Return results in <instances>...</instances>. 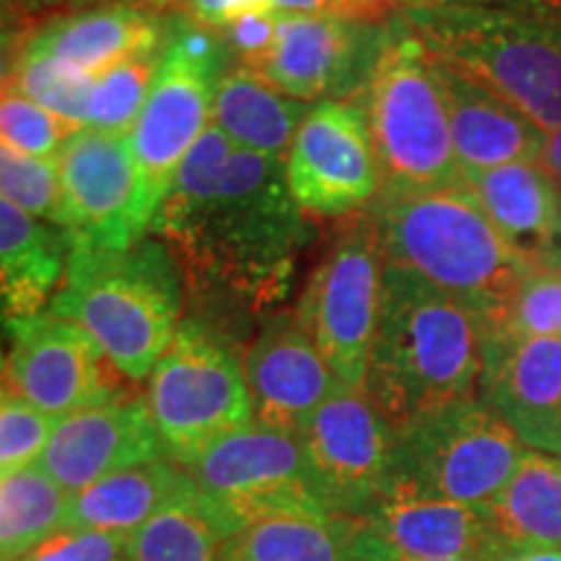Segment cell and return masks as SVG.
Listing matches in <instances>:
<instances>
[{
    "label": "cell",
    "mask_w": 561,
    "mask_h": 561,
    "mask_svg": "<svg viewBox=\"0 0 561 561\" xmlns=\"http://www.w3.org/2000/svg\"><path fill=\"white\" fill-rule=\"evenodd\" d=\"M151 231L216 318H271L289 297L310 227L276 157L208 125L180 164Z\"/></svg>",
    "instance_id": "obj_1"
},
{
    "label": "cell",
    "mask_w": 561,
    "mask_h": 561,
    "mask_svg": "<svg viewBox=\"0 0 561 561\" xmlns=\"http://www.w3.org/2000/svg\"><path fill=\"white\" fill-rule=\"evenodd\" d=\"M481 351V322L466 307L416 273L385 263L364 392L392 430L479 398Z\"/></svg>",
    "instance_id": "obj_2"
},
{
    "label": "cell",
    "mask_w": 561,
    "mask_h": 561,
    "mask_svg": "<svg viewBox=\"0 0 561 561\" xmlns=\"http://www.w3.org/2000/svg\"><path fill=\"white\" fill-rule=\"evenodd\" d=\"M367 216L385 263L430 280L466 307L483 333L500 322L530 271L462 182L434 191H382Z\"/></svg>",
    "instance_id": "obj_3"
},
{
    "label": "cell",
    "mask_w": 561,
    "mask_h": 561,
    "mask_svg": "<svg viewBox=\"0 0 561 561\" xmlns=\"http://www.w3.org/2000/svg\"><path fill=\"white\" fill-rule=\"evenodd\" d=\"M401 16L442 66L500 94L543 133L561 128V0H462Z\"/></svg>",
    "instance_id": "obj_4"
},
{
    "label": "cell",
    "mask_w": 561,
    "mask_h": 561,
    "mask_svg": "<svg viewBox=\"0 0 561 561\" xmlns=\"http://www.w3.org/2000/svg\"><path fill=\"white\" fill-rule=\"evenodd\" d=\"M185 280L172 252L140 240L128 250L70 244L50 312L87 331L128 382L151 377L180 328Z\"/></svg>",
    "instance_id": "obj_5"
},
{
    "label": "cell",
    "mask_w": 561,
    "mask_h": 561,
    "mask_svg": "<svg viewBox=\"0 0 561 561\" xmlns=\"http://www.w3.org/2000/svg\"><path fill=\"white\" fill-rule=\"evenodd\" d=\"M364 112L382 191H434L460 185L450 121L437 66L403 16L385 24L371 66L351 96Z\"/></svg>",
    "instance_id": "obj_6"
},
{
    "label": "cell",
    "mask_w": 561,
    "mask_h": 561,
    "mask_svg": "<svg viewBox=\"0 0 561 561\" xmlns=\"http://www.w3.org/2000/svg\"><path fill=\"white\" fill-rule=\"evenodd\" d=\"M525 453L528 447L481 398L455 401L392 430L385 496L486 504Z\"/></svg>",
    "instance_id": "obj_7"
},
{
    "label": "cell",
    "mask_w": 561,
    "mask_h": 561,
    "mask_svg": "<svg viewBox=\"0 0 561 561\" xmlns=\"http://www.w3.org/2000/svg\"><path fill=\"white\" fill-rule=\"evenodd\" d=\"M146 405L167 458L185 468L255 421L240 362L224 339L195 320L180 322L170 351L153 367Z\"/></svg>",
    "instance_id": "obj_8"
},
{
    "label": "cell",
    "mask_w": 561,
    "mask_h": 561,
    "mask_svg": "<svg viewBox=\"0 0 561 561\" xmlns=\"http://www.w3.org/2000/svg\"><path fill=\"white\" fill-rule=\"evenodd\" d=\"M227 55L221 32L187 16L167 24L157 79L130 130L133 157L157 210L187 151L214 117L216 89L227 73Z\"/></svg>",
    "instance_id": "obj_9"
},
{
    "label": "cell",
    "mask_w": 561,
    "mask_h": 561,
    "mask_svg": "<svg viewBox=\"0 0 561 561\" xmlns=\"http://www.w3.org/2000/svg\"><path fill=\"white\" fill-rule=\"evenodd\" d=\"M385 255L375 224L356 214L339 227L307 278L297 318L341 385L364 390L380 320Z\"/></svg>",
    "instance_id": "obj_10"
},
{
    "label": "cell",
    "mask_w": 561,
    "mask_h": 561,
    "mask_svg": "<svg viewBox=\"0 0 561 561\" xmlns=\"http://www.w3.org/2000/svg\"><path fill=\"white\" fill-rule=\"evenodd\" d=\"M185 471L224 538L278 515H328L314 496L297 434L255 421L210 445Z\"/></svg>",
    "instance_id": "obj_11"
},
{
    "label": "cell",
    "mask_w": 561,
    "mask_h": 561,
    "mask_svg": "<svg viewBox=\"0 0 561 561\" xmlns=\"http://www.w3.org/2000/svg\"><path fill=\"white\" fill-rule=\"evenodd\" d=\"M62 193V234L68 244L128 250L151 229V206L130 133L81 128L55 159Z\"/></svg>",
    "instance_id": "obj_12"
},
{
    "label": "cell",
    "mask_w": 561,
    "mask_h": 561,
    "mask_svg": "<svg viewBox=\"0 0 561 561\" xmlns=\"http://www.w3.org/2000/svg\"><path fill=\"white\" fill-rule=\"evenodd\" d=\"M314 496L322 510L343 520H359L388 491L392 426L367 392L341 385L299 426Z\"/></svg>",
    "instance_id": "obj_13"
},
{
    "label": "cell",
    "mask_w": 561,
    "mask_h": 561,
    "mask_svg": "<svg viewBox=\"0 0 561 561\" xmlns=\"http://www.w3.org/2000/svg\"><path fill=\"white\" fill-rule=\"evenodd\" d=\"M286 185L305 214L322 219L356 216L377 201L382 170L359 104H314L286 157Z\"/></svg>",
    "instance_id": "obj_14"
},
{
    "label": "cell",
    "mask_w": 561,
    "mask_h": 561,
    "mask_svg": "<svg viewBox=\"0 0 561 561\" xmlns=\"http://www.w3.org/2000/svg\"><path fill=\"white\" fill-rule=\"evenodd\" d=\"M11 354L0 385L53 419L128 396L125 377L73 322L39 312L5 322Z\"/></svg>",
    "instance_id": "obj_15"
},
{
    "label": "cell",
    "mask_w": 561,
    "mask_h": 561,
    "mask_svg": "<svg viewBox=\"0 0 561 561\" xmlns=\"http://www.w3.org/2000/svg\"><path fill=\"white\" fill-rule=\"evenodd\" d=\"M385 24L278 16L276 45L257 76L301 102L351 100L367 76Z\"/></svg>",
    "instance_id": "obj_16"
},
{
    "label": "cell",
    "mask_w": 561,
    "mask_h": 561,
    "mask_svg": "<svg viewBox=\"0 0 561 561\" xmlns=\"http://www.w3.org/2000/svg\"><path fill=\"white\" fill-rule=\"evenodd\" d=\"M164 458L146 398L128 392L55 421L37 468L70 496L112 473Z\"/></svg>",
    "instance_id": "obj_17"
},
{
    "label": "cell",
    "mask_w": 561,
    "mask_h": 561,
    "mask_svg": "<svg viewBox=\"0 0 561 561\" xmlns=\"http://www.w3.org/2000/svg\"><path fill=\"white\" fill-rule=\"evenodd\" d=\"M479 398L528 450L561 458V339L483 333Z\"/></svg>",
    "instance_id": "obj_18"
},
{
    "label": "cell",
    "mask_w": 561,
    "mask_h": 561,
    "mask_svg": "<svg viewBox=\"0 0 561 561\" xmlns=\"http://www.w3.org/2000/svg\"><path fill=\"white\" fill-rule=\"evenodd\" d=\"M242 371L255 424L289 434H297L341 388L297 312H276L263 320L244 354Z\"/></svg>",
    "instance_id": "obj_19"
},
{
    "label": "cell",
    "mask_w": 561,
    "mask_h": 561,
    "mask_svg": "<svg viewBox=\"0 0 561 561\" xmlns=\"http://www.w3.org/2000/svg\"><path fill=\"white\" fill-rule=\"evenodd\" d=\"M351 530L359 541L403 559H504L486 504L385 496L359 520H351Z\"/></svg>",
    "instance_id": "obj_20"
},
{
    "label": "cell",
    "mask_w": 561,
    "mask_h": 561,
    "mask_svg": "<svg viewBox=\"0 0 561 561\" xmlns=\"http://www.w3.org/2000/svg\"><path fill=\"white\" fill-rule=\"evenodd\" d=\"M462 185L530 271L561 268V185L538 161L462 174Z\"/></svg>",
    "instance_id": "obj_21"
},
{
    "label": "cell",
    "mask_w": 561,
    "mask_h": 561,
    "mask_svg": "<svg viewBox=\"0 0 561 561\" xmlns=\"http://www.w3.org/2000/svg\"><path fill=\"white\" fill-rule=\"evenodd\" d=\"M164 34L167 24H161L157 13L100 0L34 24L26 47L96 79L125 60L159 53Z\"/></svg>",
    "instance_id": "obj_22"
},
{
    "label": "cell",
    "mask_w": 561,
    "mask_h": 561,
    "mask_svg": "<svg viewBox=\"0 0 561 561\" xmlns=\"http://www.w3.org/2000/svg\"><path fill=\"white\" fill-rule=\"evenodd\" d=\"M434 66L450 121L455 159L462 174L517 164V161H538L549 133H543L520 110L481 87L479 81L437 60Z\"/></svg>",
    "instance_id": "obj_23"
},
{
    "label": "cell",
    "mask_w": 561,
    "mask_h": 561,
    "mask_svg": "<svg viewBox=\"0 0 561 561\" xmlns=\"http://www.w3.org/2000/svg\"><path fill=\"white\" fill-rule=\"evenodd\" d=\"M68 237L30 210L0 198V320L39 314L58 294L68 265Z\"/></svg>",
    "instance_id": "obj_24"
},
{
    "label": "cell",
    "mask_w": 561,
    "mask_h": 561,
    "mask_svg": "<svg viewBox=\"0 0 561 561\" xmlns=\"http://www.w3.org/2000/svg\"><path fill=\"white\" fill-rule=\"evenodd\" d=\"M198 494L191 473L174 460H153L112 473L68 496L62 530H104L130 536L159 512Z\"/></svg>",
    "instance_id": "obj_25"
},
{
    "label": "cell",
    "mask_w": 561,
    "mask_h": 561,
    "mask_svg": "<svg viewBox=\"0 0 561 561\" xmlns=\"http://www.w3.org/2000/svg\"><path fill=\"white\" fill-rule=\"evenodd\" d=\"M504 557L561 549V458L528 450L510 481L486 502Z\"/></svg>",
    "instance_id": "obj_26"
},
{
    "label": "cell",
    "mask_w": 561,
    "mask_h": 561,
    "mask_svg": "<svg viewBox=\"0 0 561 561\" xmlns=\"http://www.w3.org/2000/svg\"><path fill=\"white\" fill-rule=\"evenodd\" d=\"M310 110L307 102L271 87L255 70L234 66L216 89L214 125L240 149L284 159Z\"/></svg>",
    "instance_id": "obj_27"
},
{
    "label": "cell",
    "mask_w": 561,
    "mask_h": 561,
    "mask_svg": "<svg viewBox=\"0 0 561 561\" xmlns=\"http://www.w3.org/2000/svg\"><path fill=\"white\" fill-rule=\"evenodd\" d=\"M351 520L331 515H278L224 538V561H346Z\"/></svg>",
    "instance_id": "obj_28"
},
{
    "label": "cell",
    "mask_w": 561,
    "mask_h": 561,
    "mask_svg": "<svg viewBox=\"0 0 561 561\" xmlns=\"http://www.w3.org/2000/svg\"><path fill=\"white\" fill-rule=\"evenodd\" d=\"M68 494L37 466L0 481V561H21L62 530Z\"/></svg>",
    "instance_id": "obj_29"
},
{
    "label": "cell",
    "mask_w": 561,
    "mask_h": 561,
    "mask_svg": "<svg viewBox=\"0 0 561 561\" xmlns=\"http://www.w3.org/2000/svg\"><path fill=\"white\" fill-rule=\"evenodd\" d=\"M221 549L224 536L195 494L130 533L125 561H224Z\"/></svg>",
    "instance_id": "obj_30"
},
{
    "label": "cell",
    "mask_w": 561,
    "mask_h": 561,
    "mask_svg": "<svg viewBox=\"0 0 561 561\" xmlns=\"http://www.w3.org/2000/svg\"><path fill=\"white\" fill-rule=\"evenodd\" d=\"M159 62L161 50L138 55V58L125 60L121 66L96 76L91 81L83 128L102 133H130L146 100H149Z\"/></svg>",
    "instance_id": "obj_31"
},
{
    "label": "cell",
    "mask_w": 561,
    "mask_h": 561,
    "mask_svg": "<svg viewBox=\"0 0 561 561\" xmlns=\"http://www.w3.org/2000/svg\"><path fill=\"white\" fill-rule=\"evenodd\" d=\"M91 76L50 58V55L32 50L24 45L21 50L13 87L30 96L39 107L50 110L62 121L81 125L87 121V102L91 91Z\"/></svg>",
    "instance_id": "obj_32"
},
{
    "label": "cell",
    "mask_w": 561,
    "mask_h": 561,
    "mask_svg": "<svg viewBox=\"0 0 561 561\" xmlns=\"http://www.w3.org/2000/svg\"><path fill=\"white\" fill-rule=\"evenodd\" d=\"M0 198L30 210L53 227H62L58 164L24 153L5 138H0Z\"/></svg>",
    "instance_id": "obj_33"
},
{
    "label": "cell",
    "mask_w": 561,
    "mask_h": 561,
    "mask_svg": "<svg viewBox=\"0 0 561 561\" xmlns=\"http://www.w3.org/2000/svg\"><path fill=\"white\" fill-rule=\"evenodd\" d=\"M491 331L517 339H561V268L525 273L507 310Z\"/></svg>",
    "instance_id": "obj_34"
},
{
    "label": "cell",
    "mask_w": 561,
    "mask_h": 561,
    "mask_svg": "<svg viewBox=\"0 0 561 561\" xmlns=\"http://www.w3.org/2000/svg\"><path fill=\"white\" fill-rule=\"evenodd\" d=\"M79 130L81 125L62 121L50 110L39 107L16 87L0 94V138H5L24 153L47 161L58 159L62 146Z\"/></svg>",
    "instance_id": "obj_35"
},
{
    "label": "cell",
    "mask_w": 561,
    "mask_h": 561,
    "mask_svg": "<svg viewBox=\"0 0 561 561\" xmlns=\"http://www.w3.org/2000/svg\"><path fill=\"white\" fill-rule=\"evenodd\" d=\"M55 421L0 385V481L37 466Z\"/></svg>",
    "instance_id": "obj_36"
},
{
    "label": "cell",
    "mask_w": 561,
    "mask_h": 561,
    "mask_svg": "<svg viewBox=\"0 0 561 561\" xmlns=\"http://www.w3.org/2000/svg\"><path fill=\"white\" fill-rule=\"evenodd\" d=\"M130 536L104 530H60L21 561H125Z\"/></svg>",
    "instance_id": "obj_37"
},
{
    "label": "cell",
    "mask_w": 561,
    "mask_h": 561,
    "mask_svg": "<svg viewBox=\"0 0 561 561\" xmlns=\"http://www.w3.org/2000/svg\"><path fill=\"white\" fill-rule=\"evenodd\" d=\"M276 34L278 16L273 11L248 13V16L231 21L229 26L221 30L224 45H227L231 58L237 60V66L255 70V73L271 58Z\"/></svg>",
    "instance_id": "obj_38"
},
{
    "label": "cell",
    "mask_w": 561,
    "mask_h": 561,
    "mask_svg": "<svg viewBox=\"0 0 561 561\" xmlns=\"http://www.w3.org/2000/svg\"><path fill=\"white\" fill-rule=\"evenodd\" d=\"M276 16H331L356 24H385L392 13L377 0H271Z\"/></svg>",
    "instance_id": "obj_39"
},
{
    "label": "cell",
    "mask_w": 561,
    "mask_h": 561,
    "mask_svg": "<svg viewBox=\"0 0 561 561\" xmlns=\"http://www.w3.org/2000/svg\"><path fill=\"white\" fill-rule=\"evenodd\" d=\"M255 11H271V0H185L182 3V16L216 32Z\"/></svg>",
    "instance_id": "obj_40"
},
{
    "label": "cell",
    "mask_w": 561,
    "mask_h": 561,
    "mask_svg": "<svg viewBox=\"0 0 561 561\" xmlns=\"http://www.w3.org/2000/svg\"><path fill=\"white\" fill-rule=\"evenodd\" d=\"M34 24H11L0 30V94L13 87V76Z\"/></svg>",
    "instance_id": "obj_41"
},
{
    "label": "cell",
    "mask_w": 561,
    "mask_h": 561,
    "mask_svg": "<svg viewBox=\"0 0 561 561\" xmlns=\"http://www.w3.org/2000/svg\"><path fill=\"white\" fill-rule=\"evenodd\" d=\"M346 561H458V559H403V557H392V553H385L375 546L359 541L354 536V530L348 533V559Z\"/></svg>",
    "instance_id": "obj_42"
},
{
    "label": "cell",
    "mask_w": 561,
    "mask_h": 561,
    "mask_svg": "<svg viewBox=\"0 0 561 561\" xmlns=\"http://www.w3.org/2000/svg\"><path fill=\"white\" fill-rule=\"evenodd\" d=\"M538 164H541L543 170L561 185V128L546 136V146L541 157H538Z\"/></svg>",
    "instance_id": "obj_43"
},
{
    "label": "cell",
    "mask_w": 561,
    "mask_h": 561,
    "mask_svg": "<svg viewBox=\"0 0 561 561\" xmlns=\"http://www.w3.org/2000/svg\"><path fill=\"white\" fill-rule=\"evenodd\" d=\"M58 3L60 0H0V13H3V16L24 21L26 13L50 9V5H58Z\"/></svg>",
    "instance_id": "obj_44"
},
{
    "label": "cell",
    "mask_w": 561,
    "mask_h": 561,
    "mask_svg": "<svg viewBox=\"0 0 561 561\" xmlns=\"http://www.w3.org/2000/svg\"><path fill=\"white\" fill-rule=\"evenodd\" d=\"M377 3L385 5L392 16H401V13L434 9V5H447V3H462V0H377Z\"/></svg>",
    "instance_id": "obj_45"
},
{
    "label": "cell",
    "mask_w": 561,
    "mask_h": 561,
    "mask_svg": "<svg viewBox=\"0 0 561 561\" xmlns=\"http://www.w3.org/2000/svg\"><path fill=\"white\" fill-rule=\"evenodd\" d=\"M110 3H123V5H133V9H140V11L159 13V11L178 9V5L185 3V0H110Z\"/></svg>",
    "instance_id": "obj_46"
},
{
    "label": "cell",
    "mask_w": 561,
    "mask_h": 561,
    "mask_svg": "<svg viewBox=\"0 0 561 561\" xmlns=\"http://www.w3.org/2000/svg\"><path fill=\"white\" fill-rule=\"evenodd\" d=\"M502 561H561V549H541V551H520L510 553Z\"/></svg>",
    "instance_id": "obj_47"
},
{
    "label": "cell",
    "mask_w": 561,
    "mask_h": 561,
    "mask_svg": "<svg viewBox=\"0 0 561 561\" xmlns=\"http://www.w3.org/2000/svg\"><path fill=\"white\" fill-rule=\"evenodd\" d=\"M11 24H26V21H19V19L3 16V13H0V30H5V26H11Z\"/></svg>",
    "instance_id": "obj_48"
},
{
    "label": "cell",
    "mask_w": 561,
    "mask_h": 561,
    "mask_svg": "<svg viewBox=\"0 0 561 561\" xmlns=\"http://www.w3.org/2000/svg\"><path fill=\"white\" fill-rule=\"evenodd\" d=\"M3 369H5V362H3V354H0V377H3Z\"/></svg>",
    "instance_id": "obj_49"
}]
</instances>
